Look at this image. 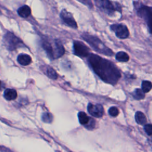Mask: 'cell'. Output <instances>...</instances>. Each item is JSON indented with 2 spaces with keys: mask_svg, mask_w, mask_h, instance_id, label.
I'll return each instance as SVG.
<instances>
[{
  "mask_svg": "<svg viewBox=\"0 0 152 152\" xmlns=\"http://www.w3.org/2000/svg\"><path fill=\"white\" fill-rule=\"evenodd\" d=\"M88 62L93 71L107 84H116L121 77L120 70L113 62L97 55L90 54Z\"/></svg>",
  "mask_w": 152,
  "mask_h": 152,
  "instance_id": "6da1fadb",
  "label": "cell"
},
{
  "mask_svg": "<svg viewBox=\"0 0 152 152\" xmlns=\"http://www.w3.org/2000/svg\"><path fill=\"white\" fill-rule=\"evenodd\" d=\"M41 45L47 55L52 59L58 58L65 53V49L59 40L45 37L42 40Z\"/></svg>",
  "mask_w": 152,
  "mask_h": 152,
  "instance_id": "7a4b0ae2",
  "label": "cell"
},
{
  "mask_svg": "<svg viewBox=\"0 0 152 152\" xmlns=\"http://www.w3.org/2000/svg\"><path fill=\"white\" fill-rule=\"evenodd\" d=\"M81 37L98 53L107 56H112L113 55V51L107 47L97 37L84 33L81 34Z\"/></svg>",
  "mask_w": 152,
  "mask_h": 152,
  "instance_id": "3957f363",
  "label": "cell"
},
{
  "mask_svg": "<svg viewBox=\"0 0 152 152\" xmlns=\"http://www.w3.org/2000/svg\"><path fill=\"white\" fill-rule=\"evenodd\" d=\"M94 2L97 8L108 15L112 16L115 11H122L121 6L117 2H113L110 0H94Z\"/></svg>",
  "mask_w": 152,
  "mask_h": 152,
  "instance_id": "277c9868",
  "label": "cell"
},
{
  "mask_svg": "<svg viewBox=\"0 0 152 152\" xmlns=\"http://www.w3.org/2000/svg\"><path fill=\"white\" fill-rule=\"evenodd\" d=\"M3 43L9 50H14L16 49L24 46L23 41L13 33L7 31L3 37Z\"/></svg>",
  "mask_w": 152,
  "mask_h": 152,
  "instance_id": "5b68a950",
  "label": "cell"
},
{
  "mask_svg": "<svg viewBox=\"0 0 152 152\" xmlns=\"http://www.w3.org/2000/svg\"><path fill=\"white\" fill-rule=\"evenodd\" d=\"M134 6L137 8V15L146 21L149 31L152 34V7L143 4L139 5L138 3L137 5Z\"/></svg>",
  "mask_w": 152,
  "mask_h": 152,
  "instance_id": "8992f818",
  "label": "cell"
},
{
  "mask_svg": "<svg viewBox=\"0 0 152 152\" xmlns=\"http://www.w3.org/2000/svg\"><path fill=\"white\" fill-rule=\"evenodd\" d=\"M73 52L80 57H87L90 55V49L83 42L74 40L73 42Z\"/></svg>",
  "mask_w": 152,
  "mask_h": 152,
  "instance_id": "52a82bcc",
  "label": "cell"
},
{
  "mask_svg": "<svg viewBox=\"0 0 152 152\" xmlns=\"http://www.w3.org/2000/svg\"><path fill=\"white\" fill-rule=\"evenodd\" d=\"M110 30L115 32L116 36L121 39H125L128 37L129 31L127 27L123 24H114L110 27Z\"/></svg>",
  "mask_w": 152,
  "mask_h": 152,
  "instance_id": "ba28073f",
  "label": "cell"
},
{
  "mask_svg": "<svg viewBox=\"0 0 152 152\" xmlns=\"http://www.w3.org/2000/svg\"><path fill=\"white\" fill-rule=\"evenodd\" d=\"M60 17L62 21L64 22L65 24H66L68 26L72 27L73 28H77V23L74 18L72 15L68 11H67L66 10L64 9L61 11L60 13Z\"/></svg>",
  "mask_w": 152,
  "mask_h": 152,
  "instance_id": "9c48e42d",
  "label": "cell"
},
{
  "mask_svg": "<svg viewBox=\"0 0 152 152\" xmlns=\"http://www.w3.org/2000/svg\"><path fill=\"white\" fill-rule=\"evenodd\" d=\"M88 113L96 118H100L103 115L104 110L103 106L100 104H93L89 103L87 106Z\"/></svg>",
  "mask_w": 152,
  "mask_h": 152,
  "instance_id": "30bf717a",
  "label": "cell"
},
{
  "mask_svg": "<svg viewBox=\"0 0 152 152\" xmlns=\"http://www.w3.org/2000/svg\"><path fill=\"white\" fill-rule=\"evenodd\" d=\"M17 62L21 65L26 66L31 62V58L27 54L21 53L17 56Z\"/></svg>",
  "mask_w": 152,
  "mask_h": 152,
  "instance_id": "8fae6325",
  "label": "cell"
},
{
  "mask_svg": "<svg viewBox=\"0 0 152 152\" xmlns=\"http://www.w3.org/2000/svg\"><path fill=\"white\" fill-rule=\"evenodd\" d=\"M18 14L23 17V18H26L28 17L31 14V10L30 8L26 5H23L22 7H20L17 10Z\"/></svg>",
  "mask_w": 152,
  "mask_h": 152,
  "instance_id": "7c38bea8",
  "label": "cell"
},
{
  "mask_svg": "<svg viewBox=\"0 0 152 152\" xmlns=\"http://www.w3.org/2000/svg\"><path fill=\"white\" fill-rule=\"evenodd\" d=\"M4 96L7 100H14L17 98V91L12 88H7L4 91Z\"/></svg>",
  "mask_w": 152,
  "mask_h": 152,
  "instance_id": "4fadbf2b",
  "label": "cell"
},
{
  "mask_svg": "<svg viewBox=\"0 0 152 152\" xmlns=\"http://www.w3.org/2000/svg\"><path fill=\"white\" fill-rule=\"evenodd\" d=\"M135 118L137 123L140 125H144L147 122L146 117L144 114L141 112H137L135 115Z\"/></svg>",
  "mask_w": 152,
  "mask_h": 152,
  "instance_id": "5bb4252c",
  "label": "cell"
},
{
  "mask_svg": "<svg viewBox=\"0 0 152 152\" xmlns=\"http://www.w3.org/2000/svg\"><path fill=\"white\" fill-rule=\"evenodd\" d=\"M115 58L119 62H127L129 61V55L125 52L121 51L118 52L115 55Z\"/></svg>",
  "mask_w": 152,
  "mask_h": 152,
  "instance_id": "9a60e30c",
  "label": "cell"
},
{
  "mask_svg": "<svg viewBox=\"0 0 152 152\" xmlns=\"http://www.w3.org/2000/svg\"><path fill=\"white\" fill-rule=\"evenodd\" d=\"M78 117L80 123L83 125H87L90 120V118H88L86 113L83 112H80L78 114Z\"/></svg>",
  "mask_w": 152,
  "mask_h": 152,
  "instance_id": "2e32d148",
  "label": "cell"
},
{
  "mask_svg": "<svg viewBox=\"0 0 152 152\" xmlns=\"http://www.w3.org/2000/svg\"><path fill=\"white\" fill-rule=\"evenodd\" d=\"M47 75V76L53 80H56L58 78V74L50 66H47L45 72Z\"/></svg>",
  "mask_w": 152,
  "mask_h": 152,
  "instance_id": "e0dca14e",
  "label": "cell"
},
{
  "mask_svg": "<svg viewBox=\"0 0 152 152\" xmlns=\"http://www.w3.org/2000/svg\"><path fill=\"white\" fill-rule=\"evenodd\" d=\"M152 88V83L150 81L144 80L141 83V90L144 93L149 92Z\"/></svg>",
  "mask_w": 152,
  "mask_h": 152,
  "instance_id": "ac0fdd59",
  "label": "cell"
},
{
  "mask_svg": "<svg viewBox=\"0 0 152 152\" xmlns=\"http://www.w3.org/2000/svg\"><path fill=\"white\" fill-rule=\"evenodd\" d=\"M133 97L137 100H141L144 98L145 93L141 89L136 88L132 93Z\"/></svg>",
  "mask_w": 152,
  "mask_h": 152,
  "instance_id": "d6986e66",
  "label": "cell"
},
{
  "mask_svg": "<svg viewBox=\"0 0 152 152\" xmlns=\"http://www.w3.org/2000/svg\"><path fill=\"white\" fill-rule=\"evenodd\" d=\"M42 121H43L44 122H46V123H50V122L52 121L53 116H52V115L51 113H48V112H46V113H44L42 115Z\"/></svg>",
  "mask_w": 152,
  "mask_h": 152,
  "instance_id": "ffe728a7",
  "label": "cell"
},
{
  "mask_svg": "<svg viewBox=\"0 0 152 152\" xmlns=\"http://www.w3.org/2000/svg\"><path fill=\"white\" fill-rule=\"evenodd\" d=\"M109 113L112 116H113V117L116 116L119 114V110L116 107H115V106L111 107L109 109Z\"/></svg>",
  "mask_w": 152,
  "mask_h": 152,
  "instance_id": "44dd1931",
  "label": "cell"
},
{
  "mask_svg": "<svg viewBox=\"0 0 152 152\" xmlns=\"http://www.w3.org/2000/svg\"><path fill=\"white\" fill-rule=\"evenodd\" d=\"M144 130L148 135H152V124H146L144 126Z\"/></svg>",
  "mask_w": 152,
  "mask_h": 152,
  "instance_id": "7402d4cb",
  "label": "cell"
},
{
  "mask_svg": "<svg viewBox=\"0 0 152 152\" xmlns=\"http://www.w3.org/2000/svg\"><path fill=\"white\" fill-rule=\"evenodd\" d=\"M95 125V121L94 119H93L92 118H90V120L88 122V124L87 125H86L85 126H86V128L87 129H93Z\"/></svg>",
  "mask_w": 152,
  "mask_h": 152,
  "instance_id": "603a6c76",
  "label": "cell"
},
{
  "mask_svg": "<svg viewBox=\"0 0 152 152\" xmlns=\"http://www.w3.org/2000/svg\"><path fill=\"white\" fill-rule=\"evenodd\" d=\"M78 1L81 2L82 3L84 4L85 5H87L90 8H91L93 7V4H92V2H91V0H78Z\"/></svg>",
  "mask_w": 152,
  "mask_h": 152,
  "instance_id": "cb8c5ba5",
  "label": "cell"
},
{
  "mask_svg": "<svg viewBox=\"0 0 152 152\" xmlns=\"http://www.w3.org/2000/svg\"><path fill=\"white\" fill-rule=\"evenodd\" d=\"M1 81H0V87H1Z\"/></svg>",
  "mask_w": 152,
  "mask_h": 152,
  "instance_id": "d4e9b609",
  "label": "cell"
}]
</instances>
